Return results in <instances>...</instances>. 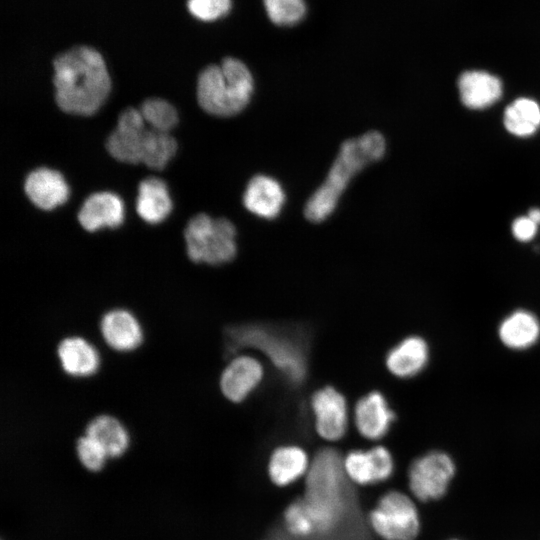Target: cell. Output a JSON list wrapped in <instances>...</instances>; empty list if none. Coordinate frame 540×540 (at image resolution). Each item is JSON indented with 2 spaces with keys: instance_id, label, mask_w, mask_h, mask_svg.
Instances as JSON below:
<instances>
[{
  "instance_id": "6da1fadb",
  "label": "cell",
  "mask_w": 540,
  "mask_h": 540,
  "mask_svg": "<svg viewBox=\"0 0 540 540\" xmlns=\"http://www.w3.org/2000/svg\"><path fill=\"white\" fill-rule=\"evenodd\" d=\"M53 84L58 107L69 114L90 116L111 91L102 55L89 46H75L53 60Z\"/></svg>"
},
{
  "instance_id": "7a4b0ae2",
  "label": "cell",
  "mask_w": 540,
  "mask_h": 540,
  "mask_svg": "<svg viewBox=\"0 0 540 540\" xmlns=\"http://www.w3.org/2000/svg\"><path fill=\"white\" fill-rule=\"evenodd\" d=\"M386 143L378 131L344 141L325 182L312 194L304 208L311 222L325 220L335 209L338 199L352 177L385 153Z\"/></svg>"
},
{
  "instance_id": "3957f363",
  "label": "cell",
  "mask_w": 540,
  "mask_h": 540,
  "mask_svg": "<svg viewBox=\"0 0 540 540\" xmlns=\"http://www.w3.org/2000/svg\"><path fill=\"white\" fill-rule=\"evenodd\" d=\"M105 146L119 162L143 163L154 170L164 169L177 151L175 138L170 133L147 126L139 109L133 107L120 113Z\"/></svg>"
},
{
  "instance_id": "277c9868",
  "label": "cell",
  "mask_w": 540,
  "mask_h": 540,
  "mask_svg": "<svg viewBox=\"0 0 540 540\" xmlns=\"http://www.w3.org/2000/svg\"><path fill=\"white\" fill-rule=\"evenodd\" d=\"M253 77L240 60L228 57L204 68L197 80V100L207 113L229 117L241 112L253 93Z\"/></svg>"
},
{
  "instance_id": "5b68a950",
  "label": "cell",
  "mask_w": 540,
  "mask_h": 540,
  "mask_svg": "<svg viewBox=\"0 0 540 540\" xmlns=\"http://www.w3.org/2000/svg\"><path fill=\"white\" fill-rule=\"evenodd\" d=\"M230 352L251 347L262 351L293 385L307 374V359L302 343L285 332L261 324L232 326L226 331Z\"/></svg>"
},
{
  "instance_id": "8992f818",
  "label": "cell",
  "mask_w": 540,
  "mask_h": 540,
  "mask_svg": "<svg viewBox=\"0 0 540 540\" xmlns=\"http://www.w3.org/2000/svg\"><path fill=\"white\" fill-rule=\"evenodd\" d=\"M236 228L226 218L213 219L205 213L193 216L184 229L186 253L194 263L222 265L237 253Z\"/></svg>"
},
{
  "instance_id": "52a82bcc",
  "label": "cell",
  "mask_w": 540,
  "mask_h": 540,
  "mask_svg": "<svg viewBox=\"0 0 540 540\" xmlns=\"http://www.w3.org/2000/svg\"><path fill=\"white\" fill-rule=\"evenodd\" d=\"M372 532L381 540H416L421 528L413 499L398 489H388L367 515Z\"/></svg>"
},
{
  "instance_id": "ba28073f",
  "label": "cell",
  "mask_w": 540,
  "mask_h": 540,
  "mask_svg": "<svg viewBox=\"0 0 540 540\" xmlns=\"http://www.w3.org/2000/svg\"><path fill=\"white\" fill-rule=\"evenodd\" d=\"M455 469L453 459L442 451H429L415 458L407 470L410 493L421 502L440 499L446 494Z\"/></svg>"
},
{
  "instance_id": "9c48e42d",
  "label": "cell",
  "mask_w": 540,
  "mask_h": 540,
  "mask_svg": "<svg viewBox=\"0 0 540 540\" xmlns=\"http://www.w3.org/2000/svg\"><path fill=\"white\" fill-rule=\"evenodd\" d=\"M343 469L347 479L358 487L384 484L395 473L392 452L384 445L354 448L343 456Z\"/></svg>"
},
{
  "instance_id": "30bf717a",
  "label": "cell",
  "mask_w": 540,
  "mask_h": 540,
  "mask_svg": "<svg viewBox=\"0 0 540 540\" xmlns=\"http://www.w3.org/2000/svg\"><path fill=\"white\" fill-rule=\"evenodd\" d=\"M315 431L327 442L344 438L348 430V407L342 393L331 386L317 390L311 398Z\"/></svg>"
},
{
  "instance_id": "8fae6325",
  "label": "cell",
  "mask_w": 540,
  "mask_h": 540,
  "mask_svg": "<svg viewBox=\"0 0 540 540\" xmlns=\"http://www.w3.org/2000/svg\"><path fill=\"white\" fill-rule=\"evenodd\" d=\"M99 331L106 345L119 353L135 351L144 341L140 321L126 308L106 311L100 319Z\"/></svg>"
},
{
  "instance_id": "7c38bea8",
  "label": "cell",
  "mask_w": 540,
  "mask_h": 540,
  "mask_svg": "<svg viewBox=\"0 0 540 540\" xmlns=\"http://www.w3.org/2000/svg\"><path fill=\"white\" fill-rule=\"evenodd\" d=\"M264 369L261 362L249 355L234 357L220 375L219 387L231 402L244 401L261 383Z\"/></svg>"
},
{
  "instance_id": "4fadbf2b",
  "label": "cell",
  "mask_w": 540,
  "mask_h": 540,
  "mask_svg": "<svg viewBox=\"0 0 540 540\" xmlns=\"http://www.w3.org/2000/svg\"><path fill=\"white\" fill-rule=\"evenodd\" d=\"M395 413L390 408L385 396L379 391H372L361 397L354 408L356 430L368 441L384 438L393 422Z\"/></svg>"
},
{
  "instance_id": "5bb4252c",
  "label": "cell",
  "mask_w": 540,
  "mask_h": 540,
  "mask_svg": "<svg viewBox=\"0 0 540 540\" xmlns=\"http://www.w3.org/2000/svg\"><path fill=\"white\" fill-rule=\"evenodd\" d=\"M311 457L297 444H282L272 449L267 474L270 481L279 488L292 486L302 480L310 467Z\"/></svg>"
},
{
  "instance_id": "9a60e30c",
  "label": "cell",
  "mask_w": 540,
  "mask_h": 540,
  "mask_svg": "<svg viewBox=\"0 0 540 540\" xmlns=\"http://www.w3.org/2000/svg\"><path fill=\"white\" fill-rule=\"evenodd\" d=\"M56 353L61 369L72 378L91 377L101 365L97 348L82 336L64 337L58 343Z\"/></svg>"
},
{
  "instance_id": "2e32d148",
  "label": "cell",
  "mask_w": 540,
  "mask_h": 540,
  "mask_svg": "<svg viewBox=\"0 0 540 540\" xmlns=\"http://www.w3.org/2000/svg\"><path fill=\"white\" fill-rule=\"evenodd\" d=\"M24 191L29 200L42 210H52L64 204L69 197V187L62 174L47 167H39L26 176Z\"/></svg>"
},
{
  "instance_id": "e0dca14e",
  "label": "cell",
  "mask_w": 540,
  "mask_h": 540,
  "mask_svg": "<svg viewBox=\"0 0 540 540\" xmlns=\"http://www.w3.org/2000/svg\"><path fill=\"white\" fill-rule=\"evenodd\" d=\"M77 218L88 232L104 227L117 228L124 220V204L121 198L112 192L93 193L83 202Z\"/></svg>"
},
{
  "instance_id": "ac0fdd59",
  "label": "cell",
  "mask_w": 540,
  "mask_h": 540,
  "mask_svg": "<svg viewBox=\"0 0 540 540\" xmlns=\"http://www.w3.org/2000/svg\"><path fill=\"white\" fill-rule=\"evenodd\" d=\"M430 350L420 336H408L393 346L386 355L385 365L397 378L406 379L418 375L429 362Z\"/></svg>"
},
{
  "instance_id": "d6986e66",
  "label": "cell",
  "mask_w": 540,
  "mask_h": 540,
  "mask_svg": "<svg viewBox=\"0 0 540 540\" xmlns=\"http://www.w3.org/2000/svg\"><path fill=\"white\" fill-rule=\"evenodd\" d=\"M497 334L506 348L516 351L526 350L540 339V321L531 311L518 309L503 318Z\"/></svg>"
},
{
  "instance_id": "ffe728a7",
  "label": "cell",
  "mask_w": 540,
  "mask_h": 540,
  "mask_svg": "<svg viewBox=\"0 0 540 540\" xmlns=\"http://www.w3.org/2000/svg\"><path fill=\"white\" fill-rule=\"evenodd\" d=\"M284 200L285 194L278 181L265 175L251 178L243 195L246 209L267 219L279 214Z\"/></svg>"
},
{
  "instance_id": "44dd1931",
  "label": "cell",
  "mask_w": 540,
  "mask_h": 540,
  "mask_svg": "<svg viewBox=\"0 0 540 540\" xmlns=\"http://www.w3.org/2000/svg\"><path fill=\"white\" fill-rule=\"evenodd\" d=\"M458 89L462 103L471 109L486 108L502 95L500 79L480 70L463 72L458 79Z\"/></svg>"
},
{
  "instance_id": "7402d4cb",
  "label": "cell",
  "mask_w": 540,
  "mask_h": 540,
  "mask_svg": "<svg viewBox=\"0 0 540 540\" xmlns=\"http://www.w3.org/2000/svg\"><path fill=\"white\" fill-rule=\"evenodd\" d=\"M172 207L167 185L162 179L152 176L139 183L136 211L145 222H162L170 214Z\"/></svg>"
},
{
  "instance_id": "603a6c76",
  "label": "cell",
  "mask_w": 540,
  "mask_h": 540,
  "mask_svg": "<svg viewBox=\"0 0 540 540\" xmlns=\"http://www.w3.org/2000/svg\"><path fill=\"white\" fill-rule=\"evenodd\" d=\"M85 434L96 440L109 458H119L126 453L130 435L125 425L115 416L99 414L86 425Z\"/></svg>"
},
{
  "instance_id": "cb8c5ba5",
  "label": "cell",
  "mask_w": 540,
  "mask_h": 540,
  "mask_svg": "<svg viewBox=\"0 0 540 540\" xmlns=\"http://www.w3.org/2000/svg\"><path fill=\"white\" fill-rule=\"evenodd\" d=\"M504 125L510 133L516 136L532 135L540 126L538 103L528 98L516 99L504 112Z\"/></svg>"
},
{
  "instance_id": "d4e9b609",
  "label": "cell",
  "mask_w": 540,
  "mask_h": 540,
  "mask_svg": "<svg viewBox=\"0 0 540 540\" xmlns=\"http://www.w3.org/2000/svg\"><path fill=\"white\" fill-rule=\"evenodd\" d=\"M139 111L146 124L157 131L169 133L178 123L175 107L161 98L144 100Z\"/></svg>"
},
{
  "instance_id": "484cf974",
  "label": "cell",
  "mask_w": 540,
  "mask_h": 540,
  "mask_svg": "<svg viewBox=\"0 0 540 540\" xmlns=\"http://www.w3.org/2000/svg\"><path fill=\"white\" fill-rule=\"evenodd\" d=\"M270 20L277 25H294L306 12L304 0H264Z\"/></svg>"
},
{
  "instance_id": "4316f807",
  "label": "cell",
  "mask_w": 540,
  "mask_h": 540,
  "mask_svg": "<svg viewBox=\"0 0 540 540\" xmlns=\"http://www.w3.org/2000/svg\"><path fill=\"white\" fill-rule=\"evenodd\" d=\"M75 450L82 466L90 472L101 471L109 458L104 448L86 434L77 439Z\"/></svg>"
},
{
  "instance_id": "83f0119b",
  "label": "cell",
  "mask_w": 540,
  "mask_h": 540,
  "mask_svg": "<svg viewBox=\"0 0 540 540\" xmlns=\"http://www.w3.org/2000/svg\"><path fill=\"white\" fill-rule=\"evenodd\" d=\"M231 4V0H187L191 15L202 21L222 18L230 11Z\"/></svg>"
},
{
  "instance_id": "f1b7e54d",
  "label": "cell",
  "mask_w": 540,
  "mask_h": 540,
  "mask_svg": "<svg viewBox=\"0 0 540 540\" xmlns=\"http://www.w3.org/2000/svg\"><path fill=\"white\" fill-rule=\"evenodd\" d=\"M512 233L518 241L528 242L536 235L537 224L528 216L519 217L512 224Z\"/></svg>"
},
{
  "instance_id": "f546056e",
  "label": "cell",
  "mask_w": 540,
  "mask_h": 540,
  "mask_svg": "<svg viewBox=\"0 0 540 540\" xmlns=\"http://www.w3.org/2000/svg\"><path fill=\"white\" fill-rule=\"evenodd\" d=\"M528 217L537 225L540 224V209L534 208L529 211Z\"/></svg>"
}]
</instances>
